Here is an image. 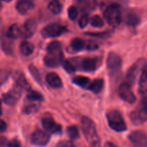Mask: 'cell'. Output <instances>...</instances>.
<instances>
[{"label": "cell", "instance_id": "cell-41", "mask_svg": "<svg viewBox=\"0 0 147 147\" xmlns=\"http://www.w3.org/2000/svg\"><path fill=\"white\" fill-rule=\"evenodd\" d=\"M0 147H8V144L5 138H0Z\"/></svg>", "mask_w": 147, "mask_h": 147}, {"label": "cell", "instance_id": "cell-18", "mask_svg": "<svg viewBox=\"0 0 147 147\" xmlns=\"http://www.w3.org/2000/svg\"><path fill=\"white\" fill-rule=\"evenodd\" d=\"M1 47L7 54L12 55L13 53V40L8 38L6 35H3L1 39Z\"/></svg>", "mask_w": 147, "mask_h": 147}, {"label": "cell", "instance_id": "cell-32", "mask_svg": "<svg viewBox=\"0 0 147 147\" xmlns=\"http://www.w3.org/2000/svg\"><path fill=\"white\" fill-rule=\"evenodd\" d=\"M62 66L63 69L69 74H73L76 70V66H74V63L71 62L69 60H63L62 61Z\"/></svg>", "mask_w": 147, "mask_h": 147}, {"label": "cell", "instance_id": "cell-15", "mask_svg": "<svg viewBox=\"0 0 147 147\" xmlns=\"http://www.w3.org/2000/svg\"><path fill=\"white\" fill-rule=\"evenodd\" d=\"M37 29V24L33 20H28L22 27V36L25 38H30Z\"/></svg>", "mask_w": 147, "mask_h": 147}, {"label": "cell", "instance_id": "cell-34", "mask_svg": "<svg viewBox=\"0 0 147 147\" xmlns=\"http://www.w3.org/2000/svg\"><path fill=\"white\" fill-rule=\"evenodd\" d=\"M68 15L71 20H75L78 16V9L76 7L71 6L68 9Z\"/></svg>", "mask_w": 147, "mask_h": 147}, {"label": "cell", "instance_id": "cell-19", "mask_svg": "<svg viewBox=\"0 0 147 147\" xmlns=\"http://www.w3.org/2000/svg\"><path fill=\"white\" fill-rule=\"evenodd\" d=\"M138 92L141 94H144L147 92V65L144 66L141 71L138 82Z\"/></svg>", "mask_w": 147, "mask_h": 147}, {"label": "cell", "instance_id": "cell-6", "mask_svg": "<svg viewBox=\"0 0 147 147\" xmlns=\"http://www.w3.org/2000/svg\"><path fill=\"white\" fill-rule=\"evenodd\" d=\"M67 31L65 26L60 25L59 23H51L44 27L41 30V35L43 38H56Z\"/></svg>", "mask_w": 147, "mask_h": 147}, {"label": "cell", "instance_id": "cell-24", "mask_svg": "<svg viewBox=\"0 0 147 147\" xmlns=\"http://www.w3.org/2000/svg\"><path fill=\"white\" fill-rule=\"evenodd\" d=\"M104 85V81L101 79H96L90 83L88 87H87L89 90L92 91L95 94H98L102 91Z\"/></svg>", "mask_w": 147, "mask_h": 147}, {"label": "cell", "instance_id": "cell-25", "mask_svg": "<svg viewBox=\"0 0 147 147\" xmlns=\"http://www.w3.org/2000/svg\"><path fill=\"white\" fill-rule=\"evenodd\" d=\"M20 51L23 56H29L33 53L34 46L30 42L22 41L20 46Z\"/></svg>", "mask_w": 147, "mask_h": 147}, {"label": "cell", "instance_id": "cell-8", "mask_svg": "<svg viewBox=\"0 0 147 147\" xmlns=\"http://www.w3.org/2000/svg\"><path fill=\"white\" fill-rule=\"evenodd\" d=\"M122 60L119 55L114 52L109 53L107 59V68L111 74L116 73L121 69Z\"/></svg>", "mask_w": 147, "mask_h": 147}, {"label": "cell", "instance_id": "cell-40", "mask_svg": "<svg viewBox=\"0 0 147 147\" xmlns=\"http://www.w3.org/2000/svg\"><path fill=\"white\" fill-rule=\"evenodd\" d=\"M7 128L6 123L2 120H0V132H5Z\"/></svg>", "mask_w": 147, "mask_h": 147}, {"label": "cell", "instance_id": "cell-5", "mask_svg": "<svg viewBox=\"0 0 147 147\" xmlns=\"http://www.w3.org/2000/svg\"><path fill=\"white\" fill-rule=\"evenodd\" d=\"M130 118L134 125H141L147 121V96L141 100L138 107L131 113Z\"/></svg>", "mask_w": 147, "mask_h": 147}, {"label": "cell", "instance_id": "cell-7", "mask_svg": "<svg viewBox=\"0 0 147 147\" xmlns=\"http://www.w3.org/2000/svg\"><path fill=\"white\" fill-rule=\"evenodd\" d=\"M146 65V61L144 59H140L131 66V68L128 69V72H127L126 75V79L128 84H133L135 83L138 74L142 71Z\"/></svg>", "mask_w": 147, "mask_h": 147}, {"label": "cell", "instance_id": "cell-10", "mask_svg": "<svg viewBox=\"0 0 147 147\" xmlns=\"http://www.w3.org/2000/svg\"><path fill=\"white\" fill-rule=\"evenodd\" d=\"M22 89L15 84V87L7 93H5L2 95L3 101L8 105H13L18 102L22 93Z\"/></svg>", "mask_w": 147, "mask_h": 147}, {"label": "cell", "instance_id": "cell-26", "mask_svg": "<svg viewBox=\"0 0 147 147\" xmlns=\"http://www.w3.org/2000/svg\"><path fill=\"white\" fill-rule=\"evenodd\" d=\"M49 10L54 15H58L62 10V5L59 0H52L49 4Z\"/></svg>", "mask_w": 147, "mask_h": 147}, {"label": "cell", "instance_id": "cell-39", "mask_svg": "<svg viewBox=\"0 0 147 147\" xmlns=\"http://www.w3.org/2000/svg\"><path fill=\"white\" fill-rule=\"evenodd\" d=\"M8 147H21L20 142L16 138H14L8 143Z\"/></svg>", "mask_w": 147, "mask_h": 147}, {"label": "cell", "instance_id": "cell-1", "mask_svg": "<svg viewBox=\"0 0 147 147\" xmlns=\"http://www.w3.org/2000/svg\"><path fill=\"white\" fill-rule=\"evenodd\" d=\"M82 130L90 147H101V141L97 134V128L92 120L83 116L81 121Z\"/></svg>", "mask_w": 147, "mask_h": 147}, {"label": "cell", "instance_id": "cell-30", "mask_svg": "<svg viewBox=\"0 0 147 147\" xmlns=\"http://www.w3.org/2000/svg\"><path fill=\"white\" fill-rule=\"evenodd\" d=\"M67 134L70 138L71 139H77L80 137V133H79V129L75 125H70L66 129Z\"/></svg>", "mask_w": 147, "mask_h": 147}, {"label": "cell", "instance_id": "cell-35", "mask_svg": "<svg viewBox=\"0 0 147 147\" xmlns=\"http://www.w3.org/2000/svg\"><path fill=\"white\" fill-rule=\"evenodd\" d=\"M89 21H90V18L87 14H84L80 18V20H79V25L81 28H85L88 24Z\"/></svg>", "mask_w": 147, "mask_h": 147}, {"label": "cell", "instance_id": "cell-17", "mask_svg": "<svg viewBox=\"0 0 147 147\" xmlns=\"http://www.w3.org/2000/svg\"><path fill=\"white\" fill-rule=\"evenodd\" d=\"M46 82L53 88H61L63 86L60 77L56 73H49L46 75Z\"/></svg>", "mask_w": 147, "mask_h": 147}, {"label": "cell", "instance_id": "cell-28", "mask_svg": "<svg viewBox=\"0 0 147 147\" xmlns=\"http://www.w3.org/2000/svg\"><path fill=\"white\" fill-rule=\"evenodd\" d=\"M26 99L30 102H41L44 100L43 96L36 91H29V93L27 94Z\"/></svg>", "mask_w": 147, "mask_h": 147}, {"label": "cell", "instance_id": "cell-21", "mask_svg": "<svg viewBox=\"0 0 147 147\" xmlns=\"http://www.w3.org/2000/svg\"><path fill=\"white\" fill-rule=\"evenodd\" d=\"M6 35L9 38L15 40L19 37L22 36V27L18 24H13L9 28L7 31Z\"/></svg>", "mask_w": 147, "mask_h": 147}, {"label": "cell", "instance_id": "cell-11", "mask_svg": "<svg viewBox=\"0 0 147 147\" xmlns=\"http://www.w3.org/2000/svg\"><path fill=\"white\" fill-rule=\"evenodd\" d=\"M50 140V136L46 132L40 130L35 131L30 136V141L32 144L36 146H44L47 145Z\"/></svg>", "mask_w": 147, "mask_h": 147}, {"label": "cell", "instance_id": "cell-2", "mask_svg": "<svg viewBox=\"0 0 147 147\" xmlns=\"http://www.w3.org/2000/svg\"><path fill=\"white\" fill-rule=\"evenodd\" d=\"M63 61L61 44L59 41H52L48 45L47 53L44 57V63L51 68L58 67Z\"/></svg>", "mask_w": 147, "mask_h": 147}, {"label": "cell", "instance_id": "cell-23", "mask_svg": "<svg viewBox=\"0 0 147 147\" xmlns=\"http://www.w3.org/2000/svg\"><path fill=\"white\" fill-rule=\"evenodd\" d=\"M140 21H141V19L139 16L136 12H128L125 17V23L130 27H136L140 23Z\"/></svg>", "mask_w": 147, "mask_h": 147}, {"label": "cell", "instance_id": "cell-47", "mask_svg": "<svg viewBox=\"0 0 147 147\" xmlns=\"http://www.w3.org/2000/svg\"><path fill=\"white\" fill-rule=\"evenodd\" d=\"M0 107H1V100H0Z\"/></svg>", "mask_w": 147, "mask_h": 147}, {"label": "cell", "instance_id": "cell-31", "mask_svg": "<svg viewBox=\"0 0 147 147\" xmlns=\"http://www.w3.org/2000/svg\"><path fill=\"white\" fill-rule=\"evenodd\" d=\"M29 71L30 72L32 77L35 79V81L38 83H40L41 84L42 80H41V77H40V74L39 73L38 70L36 69L35 66H34L33 65H30L29 66Z\"/></svg>", "mask_w": 147, "mask_h": 147}, {"label": "cell", "instance_id": "cell-44", "mask_svg": "<svg viewBox=\"0 0 147 147\" xmlns=\"http://www.w3.org/2000/svg\"><path fill=\"white\" fill-rule=\"evenodd\" d=\"M2 3H1V2H0V11H1V9H2Z\"/></svg>", "mask_w": 147, "mask_h": 147}, {"label": "cell", "instance_id": "cell-33", "mask_svg": "<svg viewBox=\"0 0 147 147\" xmlns=\"http://www.w3.org/2000/svg\"><path fill=\"white\" fill-rule=\"evenodd\" d=\"M90 23L92 26L95 27V28H101L104 25V22L103 20L102 19L101 17L99 15H94L90 20Z\"/></svg>", "mask_w": 147, "mask_h": 147}, {"label": "cell", "instance_id": "cell-4", "mask_svg": "<svg viewBox=\"0 0 147 147\" xmlns=\"http://www.w3.org/2000/svg\"><path fill=\"white\" fill-rule=\"evenodd\" d=\"M104 18L107 23L113 27H117L122 22V12L118 4H111L105 9Z\"/></svg>", "mask_w": 147, "mask_h": 147}, {"label": "cell", "instance_id": "cell-3", "mask_svg": "<svg viewBox=\"0 0 147 147\" xmlns=\"http://www.w3.org/2000/svg\"><path fill=\"white\" fill-rule=\"evenodd\" d=\"M108 125L117 132H123L127 129V125L121 113L116 110H109L106 114Z\"/></svg>", "mask_w": 147, "mask_h": 147}, {"label": "cell", "instance_id": "cell-36", "mask_svg": "<svg viewBox=\"0 0 147 147\" xmlns=\"http://www.w3.org/2000/svg\"><path fill=\"white\" fill-rule=\"evenodd\" d=\"M99 48L98 44L94 40H88L86 41V49L89 51L96 50Z\"/></svg>", "mask_w": 147, "mask_h": 147}, {"label": "cell", "instance_id": "cell-27", "mask_svg": "<svg viewBox=\"0 0 147 147\" xmlns=\"http://www.w3.org/2000/svg\"><path fill=\"white\" fill-rule=\"evenodd\" d=\"M73 82L77 85L80 86V87L85 88V87H88L90 82L88 77H83V76H77L73 79Z\"/></svg>", "mask_w": 147, "mask_h": 147}, {"label": "cell", "instance_id": "cell-45", "mask_svg": "<svg viewBox=\"0 0 147 147\" xmlns=\"http://www.w3.org/2000/svg\"><path fill=\"white\" fill-rule=\"evenodd\" d=\"M1 114H2V110H1V108H0V115H1Z\"/></svg>", "mask_w": 147, "mask_h": 147}, {"label": "cell", "instance_id": "cell-9", "mask_svg": "<svg viewBox=\"0 0 147 147\" xmlns=\"http://www.w3.org/2000/svg\"><path fill=\"white\" fill-rule=\"evenodd\" d=\"M119 95L123 100L130 104L134 103L136 100L135 94L131 90L130 84L128 82H123L120 85Z\"/></svg>", "mask_w": 147, "mask_h": 147}, {"label": "cell", "instance_id": "cell-46", "mask_svg": "<svg viewBox=\"0 0 147 147\" xmlns=\"http://www.w3.org/2000/svg\"><path fill=\"white\" fill-rule=\"evenodd\" d=\"M76 1H77V2H80V1H82V0H76Z\"/></svg>", "mask_w": 147, "mask_h": 147}, {"label": "cell", "instance_id": "cell-14", "mask_svg": "<svg viewBox=\"0 0 147 147\" xmlns=\"http://www.w3.org/2000/svg\"><path fill=\"white\" fill-rule=\"evenodd\" d=\"M41 122L45 130L51 134H59L61 131V126L56 123L51 117H44L42 118Z\"/></svg>", "mask_w": 147, "mask_h": 147}, {"label": "cell", "instance_id": "cell-38", "mask_svg": "<svg viewBox=\"0 0 147 147\" xmlns=\"http://www.w3.org/2000/svg\"><path fill=\"white\" fill-rule=\"evenodd\" d=\"M108 32H85L87 35L92 37H97V38H104L108 35Z\"/></svg>", "mask_w": 147, "mask_h": 147}, {"label": "cell", "instance_id": "cell-13", "mask_svg": "<svg viewBox=\"0 0 147 147\" xmlns=\"http://www.w3.org/2000/svg\"><path fill=\"white\" fill-rule=\"evenodd\" d=\"M81 69L84 71H94L97 69L100 61L98 58H85L81 61Z\"/></svg>", "mask_w": 147, "mask_h": 147}, {"label": "cell", "instance_id": "cell-12", "mask_svg": "<svg viewBox=\"0 0 147 147\" xmlns=\"http://www.w3.org/2000/svg\"><path fill=\"white\" fill-rule=\"evenodd\" d=\"M128 139L134 147H147V136L142 131H134L128 136Z\"/></svg>", "mask_w": 147, "mask_h": 147}, {"label": "cell", "instance_id": "cell-37", "mask_svg": "<svg viewBox=\"0 0 147 147\" xmlns=\"http://www.w3.org/2000/svg\"><path fill=\"white\" fill-rule=\"evenodd\" d=\"M56 147H76L71 141H61L59 142Z\"/></svg>", "mask_w": 147, "mask_h": 147}, {"label": "cell", "instance_id": "cell-29", "mask_svg": "<svg viewBox=\"0 0 147 147\" xmlns=\"http://www.w3.org/2000/svg\"><path fill=\"white\" fill-rule=\"evenodd\" d=\"M30 102V101H29ZM39 109V105L37 104L35 102H30V103L27 104L25 107H23V113L25 114H30L34 113L37 112Z\"/></svg>", "mask_w": 147, "mask_h": 147}, {"label": "cell", "instance_id": "cell-16", "mask_svg": "<svg viewBox=\"0 0 147 147\" xmlns=\"http://www.w3.org/2000/svg\"><path fill=\"white\" fill-rule=\"evenodd\" d=\"M16 9L22 15H26L32 10L34 4L31 0H19L16 4Z\"/></svg>", "mask_w": 147, "mask_h": 147}, {"label": "cell", "instance_id": "cell-42", "mask_svg": "<svg viewBox=\"0 0 147 147\" xmlns=\"http://www.w3.org/2000/svg\"><path fill=\"white\" fill-rule=\"evenodd\" d=\"M104 147H117V146L115 145H114L113 144H112V143L107 142L105 143V144L104 145Z\"/></svg>", "mask_w": 147, "mask_h": 147}, {"label": "cell", "instance_id": "cell-43", "mask_svg": "<svg viewBox=\"0 0 147 147\" xmlns=\"http://www.w3.org/2000/svg\"><path fill=\"white\" fill-rule=\"evenodd\" d=\"M2 1H4V2H11L12 0H2Z\"/></svg>", "mask_w": 147, "mask_h": 147}, {"label": "cell", "instance_id": "cell-20", "mask_svg": "<svg viewBox=\"0 0 147 147\" xmlns=\"http://www.w3.org/2000/svg\"><path fill=\"white\" fill-rule=\"evenodd\" d=\"M69 49L72 51L73 53L82 51L84 49H86V41L78 38L73 39L70 43Z\"/></svg>", "mask_w": 147, "mask_h": 147}, {"label": "cell", "instance_id": "cell-22", "mask_svg": "<svg viewBox=\"0 0 147 147\" xmlns=\"http://www.w3.org/2000/svg\"><path fill=\"white\" fill-rule=\"evenodd\" d=\"M14 77H15V80L16 81V84L18 87H20L22 90H30V87L29 83L26 80L25 76L22 74V73L16 71L14 74Z\"/></svg>", "mask_w": 147, "mask_h": 147}]
</instances>
